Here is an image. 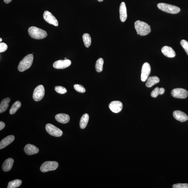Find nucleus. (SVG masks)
Returning a JSON list of instances; mask_svg holds the SVG:
<instances>
[{
  "label": "nucleus",
  "mask_w": 188,
  "mask_h": 188,
  "mask_svg": "<svg viewBox=\"0 0 188 188\" xmlns=\"http://www.w3.org/2000/svg\"><path fill=\"white\" fill-rule=\"evenodd\" d=\"M28 31L30 36L35 39H43L47 35L46 31L34 26L30 27Z\"/></svg>",
  "instance_id": "2"
},
{
  "label": "nucleus",
  "mask_w": 188,
  "mask_h": 188,
  "mask_svg": "<svg viewBox=\"0 0 188 188\" xmlns=\"http://www.w3.org/2000/svg\"><path fill=\"white\" fill-rule=\"evenodd\" d=\"M160 82V79L157 76L150 77L147 79L146 86L148 87H150Z\"/></svg>",
  "instance_id": "21"
},
{
  "label": "nucleus",
  "mask_w": 188,
  "mask_h": 188,
  "mask_svg": "<svg viewBox=\"0 0 188 188\" xmlns=\"http://www.w3.org/2000/svg\"><path fill=\"white\" fill-rule=\"evenodd\" d=\"M11 101L9 98H7L2 100L0 105V113L6 111L9 106V103Z\"/></svg>",
  "instance_id": "20"
},
{
  "label": "nucleus",
  "mask_w": 188,
  "mask_h": 188,
  "mask_svg": "<svg viewBox=\"0 0 188 188\" xmlns=\"http://www.w3.org/2000/svg\"><path fill=\"white\" fill-rule=\"evenodd\" d=\"M165 91V90L164 88L161 87V88L159 89V94H163L164 93Z\"/></svg>",
  "instance_id": "34"
},
{
  "label": "nucleus",
  "mask_w": 188,
  "mask_h": 188,
  "mask_svg": "<svg viewBox=\"0 0 188 188\" xmlns=\"http://www.w3.org/2000/svg\"><path fill=\"white\" fill-rule=\"evenodd\" d=\"M58 166V163L56 161H46L41 165L40 170L42 172L53 171L56 170Z\"/></svg>",
  "instance_id": "5"
},
{
  "label": "nucleus",
  "mask_w": 188,
  "mask_h": 188,
  "mask_svg": "<svg viewBox=\"0 0 188 188\" xmlns=\"http://www.w3.org/2000/svg\"><path fill=\"white\" fill-rule=\"evenodd\" d=\"M55 90L57 93L61 94H66L67 92V89L62 86H56L55 87Z\"/></svg>",
  "instance_id": "27"
},
{
  "label": "nucleus",
  "mask_w": 188,
  "mask_h": 188,
  "mask_svg": "<svg viewBox=\"0 0 188 188\" xmlns=\"http://www.w3.org/2000/svg\"><path fill=\"white\" fill-rule=\"evenodd\" d=\"M21 104L20 102L18 101L15 102L12 105L10 109L9 110L10 114L11 115L14 114L21 107Z\"/></svg>",
  "instance_id": "24"
},
{
  "label": "nucleus",
  "mask_w": 188,
  "mask_h": 188,
  "mask_svg": "<svg viewBox=\"0 0 188 188\" xmlns=\"http://www.w3.org/2000/svg\"><path fill=\"white\" fill-rule=\"evenodd\" d=\"M33 59L34 56L32 54H29L24 57L18 65L19 71L20 72H23L28 69L32 65Z\"/></svg>",
  "instance_id": "3"
},
{
  "label": "nucleus",
  "mask_w": 188,
  "mask_h": 188,
  "mask_svg": "<svg viewBox=\"0 0 188 188\" xmlns=\"http://www.w3.org/2000/svg\"><path fill=\"white\" fill-rule=\"evenodd\" d=\"M120 19L122 22H124L127 19V14L126 6L124 2H123L120 7Z\"/></svg>",
  "instance_id": "15"
},
{
  "label": "nucleus",
  "mask_w": 188,
  "mask_h": 188,
  "mask_svg": "<svg viewBox=\"0 0 188 188\" xmlns=\"http://www.w3.org/2000/svg\"><path fill=\"white\" fill-rule=\"evenodd\" d=\"M22 184L20 180L16 179L8 183L7 188H16L19 187Z\"/></svg>",
  "instance_id": "25"
},
{
  "label": "nucleus",
  "mask_w": 188,
  "mask_h": 188,
  "mask_svg": "<svg viewBox=\"0 0 188 188\" xmlns=\"http://www.w3.org/2000/svg\"><path fill=\"white\" fill-rule=\"evenodd\" d=\"M180 44L188 55V42L186 40H182L180 42Z\"/></svg>",
  "instance_id": "29"
},
{
  "label": "nucleus",
  "mask_w": 188,
  "mask_h": 188,
  "mask_svg": "<svg viewBox=\"0 0 188 188\" xmlns=\"http://www.w3.org/2000/svg\"><path fill=\"white\" fill-rule=\"evenodd\" d=\"M173 115L175 119L181 122H184L188 120L187 115L182 111H175L174 112Z\"/></svg>",
  "instance_id": "13"
},
{
  "label": "nucleus",
  "mask_w": 188,
  "mask_h": 188,
  "mask_svg": "<svg viewBox=\"0 0 188 188\" xmlns=\"http://www.w3.org/2000/svg\"><path fill=\"white\" fill-rule=\"evenodd\" d=\"M4 1L5 3L9 4L12 1V0H4Z\"/></svg>",
  "instance_id": "35"
},
{
  "label": "nucleus",
  "mask_w": 188,
  "mask_h": 188,
  "mask_svg": "<svg viewBox=\"0 0 188 188\" xmlns=\"http://www.w3.org/2000/svg\"><path fill=\"white\" fill-rule=\"evenodd\" d=\"M173 97L175 98L185 99L188 96V92L186 90L182 88H176L173 90L171 92Z\"/></svg>",
  "instance_id": "8"
},
{
  "label": "nucleus",
  "mask_w": 188,
  "mask_h": 188,
  "mask_svg": "<svg viewBox=\"0 0 188 188\" xmlns=\"http://www.w3.org/2000/svg\"><path fill=\"white\" fill-rule=\"evenodd\" d=\"M8 47L7 44L4 42H1L0 43V52H3L6 51Z\"/></svg>",
  "instance_id": "32"
},
{
  "label": "nucleus",
  "mask_w": 188,
  "mask_h": 188,
  "mask_svg": "<svg viewBox=\"0 0 188 188\" xmlns=\"http://www.w3.org/2000/svg\"><path fill=\"white\" fill-rule=\"evenodd\" d=\"M39 149L34 145L28 144L25 146L24 151L28 155H32L36 154L39 153Z\"/></svg>",
  "instance_id": "14"
},
{
  "label": "nucleus",
  "mask_w": 188,
  "mask_h": 188,
  "mask_svg": "<svg viewBox=\"0 0 188 188\" xmlns=\"http://www.w3.org/2000/svg\"><path fill=\"white\" fill-rule=\"evenodd\" d=\"M2 41V39L1 38L0 39V42H1Z\"/></svg>",
  "instance_id": "37"
},
{
  "label": "nucleus",
  "mask_w": 188,
  "mask_h": 188,
  "mask_svg": "<svg viewBox=\"0 0 188 188\" xmlns=\"http://www.w3.org/2000/svg\"><path fill=\"white\" fill-rule=\"evenodd\" d=\"M74 88L76 91L81 93H83L86 91V89L83 86L79 84H75L74 86Z\"/></svg>",
  "instance_id": "28"
},
{
  "label": "nucleus",
  "mask_w": 188,
  "mask_h": 188,
  "mask_svg": "<svg viewBox=\"0 0 188 188\" xmlns=\"http://www.w3.org/2000/svg\"><path fill=\"white\" fill-rule=\"evenodd\" d=\"M45 89L42 85H39L35 89L33 94V98L35 101L41 100L44 96Z\"/></svg>",
  "instance_id": "7"
},
{
  "label": "nucleus",
  "mask_w": 188,
  "mask_h": 188,
  "mask_svg": "<svg viewBox=\"0 0 188 188\" xmlns=\"http://www.w3.org/2000/svg\"><path fill=\"white\" fill-rule=\"evenodd\" d=\"M89 115L87 114H85L81 118L80 121V127L82 129H84L87 126L89 120Z\"/></svg>",
  "instance_id": "22"
},
{
  "label": "nucleus",
  "mask_w": 188,
  "mask_h": 188,
  "mask_svg": "<svg viewBox=\"0 0 188 188\" xmlns=\"http://www.w3.org/2000/svg\"><path fill=\"white\" fill-rule=\"evenodd\" d=\"M46 129L48 133L53 136L59 137L63 134L61 130L51 124H47L46 125Z\"/></svg>",
  "instance_id": "6"
},
{
  "label": "nucleus",
  "mask_w": 188,
  "mask_h": 188,
  "mask_svg": "<svg viewBox=\"0 0 188 188\" xmlns=\"http://www.w3.org/2000/svg\"><path fill=\"white\" fill-rule=\"evenodd\" d=\"M157 6L161 10L170 14H177L179 13L180 10L179 7L164 3H159L157 4Z\"/></svg>",
  "instance_id": "4"
},
{
  "label": "nucleus",
  "mask_w": 188,
  "mask_h": 188,
  "mask_svg": "<svg viewBox=\"0 0 188 188\" xmlns=\"http://www.w3.org/2000/svg\"><path fill=\"white\" fill-rule=\"evenodd\" d=\"M161 52L165 56L168 57L172 58L175 56V52L171 47L166 46L163 47Z\"/></svg>",
  "instance_id": "16"
},
{
  "label": "nucleus",
  "mask_w": 188,
  "mask_h": 188,
  "mask_svg": "<svg viewBox=\"0 0 188 188\" xmlns=\"http://www.w3.org/2000/svg\"><path fill=\"white\" fill-rule=\"evenodd\" d=\"M159 89L158 87H157L152 91L151 93V96L153 98H156L159 94Z\"/></svg>",
  "instance_id": "30"
},
{
  "label": "nucleus",
  "mask_w": 188,
  "mask_h": 188,
  "mask_svg": "<svg viewBox=\"0 0 188 188\" xmlns=\"http://www.w3.org/2000/svg\"><path fill=\"white\" fill-rule=\"evenodd\" d=\"M71 63V61L68 59L59 60L54 63L53 67L57 69H64L69 67Z\"/></svg>",
  "instance_id": "11"
},
{
  "label": "nucleus",
  "mask_w": 188,
  "mask_h": 188,
  "mask_svg": "<svg viewBox=\"0 0 188 188\" xmlns=\"http://www.w3.org/2000/svg\"><path fill=\"white\" fill-rule=\"evenodd\" d=\"M14 162L13 159L12 158H9L6 159L2 164V170L5 172L10 171L13 165Z\"/></svg>",
  "instance_id": "19"
},
{
  "label": "nucleus",
  "mask_w": 188,
  "mask_h": 188,
  "mask_svg": "<svg viewBox=\"0 0 188 188\" xmlns=\"http://www.w3.org/2000/svg\"><path fill=\"white\" fill-rule=\"evenodd\" d=\"M82 37L85 46L87 48L89 47L91 44V39L90 35L87 33L84 34Z\"/></svg>",
  "instance_id": "23"
},
{
  "label": "nucleus",
  "mask_w": 188,
  "mask_h": 188,
  "mask_svg": "<svg viewBox=\"0 0 188 188\" xmlns=\"http://www.w3.org/2000/svg\"><path fill=\"white\" fill-rule=\"evenodd\" d=\"M55 119L57 122L61 123L66 124L70 120V117L68 115L65 114H58L55 116Z\"/></svg>",
  "instance_id": "18"
},
{
  "label": "nucleus",
  "mask_w": 188,
  "mask_h": 188,
  "mask_svg": "<svg viewBox=\"0 0 188 188\" xmlns=\"http://www.w3.org/2000/svg\"><path fill=\"white\" fill-rule=\"evenodd\" d=\"M43 17L47 23L56 27L58 26V21L51 12L48 11H45L43 14Z\"/></svg>",
  "instance_id": "10"
},
{
  "label": "nucleus",
  "mask_w": 188,
  "mask_h": 188,
  "mask_svg": "<svg viewBox=\"0 0 188 188\" xmlns=\"http://www.w3.org/2000/svg\"><path fill=\"white\" fill-rule=\"evenodd\" d=\"M104 63V60L102 58H100L97 60L95 66L97 72H100L102 71Z\"/></svg>",
  "instance_id": "26"
},
{
  "label": "nucleus",
  "mask_w": 188,
  "mask_h": 188,
  "mask_svg": "<svg viewBox=\"0 0 188 188\" xmlns=\"http://www.w3.org/2000/svg\"><path fill=\"white\" fill-rule=\"evenodd\" d=\"M172 187L174 188H188V184H175L173 185Z\"/></svg>",
  "instance_id": "31"
},
{
  "label": "nucleus",
  "mask_w": 188,
  "mask_h": 188,
  "mask_svg": "<svg viewBox=\"0 0 188 188\" xmlns=\"http://www.w3.org/2000/svg\"><path fill=\"white\" fill-rule=\"evenodd\" d=\"M14 139L15 137L13 135H9L4 138L0 142V149H3L8 146L14 141Z\"/></svg>",
  "instance_id": "17"
},
{
  "label": "nucleus",
  "mask_w": 188,
  "mask_h": 188,
  "mask_svg": "<svg viewBox=\"0 0 188 188\" xmlns=\"http://www.w3.org/2000/svg\"><path fill=\"white\" fill-rule=\"evenodd\" d=\"M109 107L112 112L117 113L122 111L123 104L120 101H114L110 103Z\"/></svg>",
  "instance_id": "12"
},
{
  "label": "nucleus",
  "mask_w": 188,
  "mask_h": 188,
  "mask_svg": "<svg viewBox=\"0 0 188 188\" xmlns=\"http://www.w3.org/2000/svg\"><path fill=\"white\" fill-rule=\"evenodd\" d=\"M97 1L99 2H102L103 1V0H97Z\"/></svg>",
  "instance_id": "36"
},
{
  "label": "nucleus",
  "mask_w": 188,
  "mask_h": 188,
  "mask_svg": "<svg viewBox=\"0 0 188 188\" xmlns=\"http://www.w3.org/2000/svg\"><path fill=\"white\" fill-rule=\"evenodd\" d=\"M65 60H66V59H67V58H66V57H65Z\"/></svg>",
  "instance_id": "38"
},
{
  "label": "nucleus",
  "mask_w": 188,
  "mask_h": 188,
  "mask_svg": "<svg viewBox=\"0 0 188 188\" xmlns=\"http://www.w3.org/2000/svg\"><path fill=\"white\" fill-rule=\"evenodd\" d=\"M151 71L150 65L148 62H145L142 65L141 72V79L142 82L146 81Z\"/></svg>",
  "instance_id": "9"
},
{
  "label": "nucleus",
  "mask_w": 188,
  "mask_h": 188,
  "mask_svg": "<svg viewBox=\"0 0 188 188\" xmlns=\"http://www.w3.org/2000/svg\"><path fill=\"white\" fill-rule=\"evenodd\" d=\"M5 127V124L3 122H0V130L3 129Z\"/></svg>",
  "instance_id": "33"
},
{
  "label": "nucleus",
  "mask_w": 188,
  "mask_h": 188,
  "mask_svg": "<svg viewBox=\"0 0 188 188\" xmlns=\"http://www.w3.org/2000/svg\"><path fill=\"white\" fill-rule=\"evenodd\" d=\"M135 28L138 35L146 36L151 31L150 26L144 22L137 20L135 22Z\"/></svg>",
  "instance_id": "1"
}]
</instances>
